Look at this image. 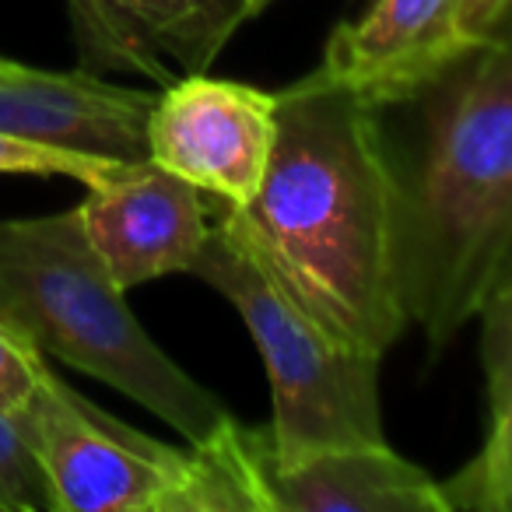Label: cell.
I'll list each match as a JSON object with an SVG mask.
<instances>
[{
	"instance_id": "9c48e42d",
	"label": "cell",
	"mask_w": 512,
	"mask_h": 512,
	"mask_svg": "<svg viewBox=\"0 0 512 512\" xmlns=\"http://www.w3.org/2000/svg\"><path fill=\"white\" fill-rule=\"evenodd\" d=\"M474 43L460 25V0H372L355 22H341L309 78L344 88L376 109L425 95Z\"/></svg>"
},
{
	"instance_id": "7c38bea8",
	"label": "cell",
	"mask_w": 512,
	"mask_h": 512,
	"mask_svg": "<svg viewBox=\"0 0 512 512\" xmlns=\"http://www.w3.org/2000/svg\"><path fill=\"white\" fill-rule=\"evenodd\" d=\"M481 362L488 383V432L463 470L442 481L449 512H512V281L477 309Z\"/></svg>"
},
{
	"instance_id": "5bb4252c",
	"label": "cell",
	"mask_w": 512,
	"mask_h": 512,
	"mask_svg": "<svg viewBox=\"0 0 512 512\" xmlns=\"http://www.w3.org/2000/svg\"><path fill=\"white\" fill-rule=\"evenodd\" d=\"M120 165V158L81 155V151L53 148V144L25 141V137L0 134V176L25 172V176H67L81 186H95Z\"/></svg>"
},
{
	"instance_id": "7a4b0ae2",
	"label": "cell",
	"mask_w": 512,
	"mask_h": 512,
	"mask_svg": "<svg viewBox=\"0 0 512 512\" xmlns=\"http://www.w3.org/2000/svg\"><path fill=\"white\" fill-rule=\"evenodd\" d=\"M414 102L418 151L407 176L397 172L404 302L439 351L512 256V25Z\"/></svg>"
},
{
	"instance_id": "2e32d148",
	"label": "cell",
	"mask_w": 512,
	"mask_h": 512,
	"mask_svg": "<svg viewBox=\"0 0 512 512\" xmlns=\"http://www.w3.org/2000/svg\"><path fill=\"white\" fill-rule=\"evenodd\" d=\"M460 25L474 46L488 43L512 25V0H460Z\"/></svg>"
},
{
	"instance_id": "8fae6325",
	"label": "cell",
	"mask_w": 512,
	"mask_h": 512,
	"mask_svg": "<svg viewBox=\"0 0 512 512\" xmlns=\"http://www.w3.org/2000/svg\"><path fill=\"white\" fill-rule=\"evenodd\" d=\"M264 498L267 512H449L442 481L386 442L278 460L267 439Z\"/></svg>"
},
{
	"instance_id": "3957f363",
	"label": "cell",
	"mask_w": 512,
	"mask_h": 512,
	"mask_svg": "<svg viewBox=\"0 0 512 512\" xmlns=\"http://www.w3.org/2000/svg\"><path fill=\"white\" fill-rule=\"evenodd\" d=\"M0 316L46 358L137 400L190 446L211 442L235 418L141 327L78 211L0 218Z\"/></svg>"
},
{
	"instance_id": "ac0fdd59",
	"label": "cell",
	"mask_w": 512,
	"mask_h": 512,
	"mask_svg": "<svg viewBox=\"0 0 512 512\" xmlns=\"http://www.w3.org/2000/svg\"><path fill=\"white\" fill-rule=\"evenodd\" d=\"M11 64H15V60H11V57H0V71H8Z\"/></svg>"
},
{
	"instance_id": "d6986e66",
	"label": "cell",
	"mask_w": 512,
	"mask_h": 512,
	"mask_svg": "<svg viewBox=\"0 0 512 512\" xmlns=\"http://www.w3.org/2000/svg\"><path fill=\"white\" fill-rule=\"evenodd\" d=\"M264 4H267V8H271V4H274V0H264Z\"/></svg>"
},
{
	"instance_id": "30bf717a",
	"label": "cell",
	"mask_w": 512,
	"mask_h": 512,
	"mask_svg": "<svg viewBox=\"0 0 512 512\" xmlns=\"http://www.w3.org/2000/svg\"><path fill=\"white\" fill-rule=\"evenodd\" d=\"M155 92L113 85L95 71H43L11 64L0 71V134L81 155L137 162L148 158Z\"/></svg>"
},
{
	"instance_id": "8992f818",
	"label": "cell",
	"mask_w": 512,
	"mask_h": 512,
	"mask_svg": "<svg viewBox=\"0 0 512 512\" xmlns=\"http://www.w3.org/2000/svg\"><path fill=\"white\" fill-rule=\"evenodd\" d=\"M278 137V92L246 81L183 74L155 95L148 158L221 207H246L264 183Z\"/></svg>"
},
{
	"instance_id": "9a60e30c",
	"label": "cell",
	"mask_w": 512,
	"mask_h": 512,
	"mask_svg": "<svg viewBox=\"0 0 512 512\" xmlns=\"http://www.w3.org/2000/svg\"><path fill=\"white\" fill-rule=\"evenodd\" d=\"M46 372H50V362L43 351L0 316V411L18 418L36 400Z\"/></svg>"
},
{
	"instance_id": "5b68a950",
	"label": "cell",
	"mask_w": 512,
	"mask_h": 512,
	"mask_svg": "<svg viewBox=\"0 0 512 512\" xmlns=\"http://www.w3.org/2000/svg\"><path fill=\"white\" fill-rule=\"evenodd\" d=\"M193 278L225 295L264 358L274 400L267 439L278 460L386 442L379 404L383 355L337 341L320 327L292 295L274 285L218 214Z\"/></svg>"
},
{
	"instance_id": "6da1fadb",
	"label": "cell",
	"mask_w": 512,
	"mask_h": 512,
	"mask_svg": "<svg viewBox=\"0 0 512 512\" xmlns=\"http://www.w3.org/2000/svg\"><path fill=\"white\" fill-rule=\"evenodd\" d=\"M214 214L337 341L386 355L411 323L397 162L379 109L358 95L309 74L281 88L264 183Z\"/></svg>"
},
{
	"instance_id": "e0dca14e",
	"label": "cell",
	"mask_w": 512,
	"mask_h": 512,
	"mask_svg": "<svg viewBox=\"0 0 512 512\" xmlns=\"http://www.w3.org/2000/svg\"><path fill=\"white\" fill-rule=\"evenodd\" d=\"M505 281H512V256H509V264H505L502 278H498V285H505ZM498 285H495V288H498ZM495 288H491V292H495Z\"/></svg>"
},
{
	"instance_id": "277c9868",
	"label": "cell",
	"mask_w": 512,
	"mask_h": 512,
	"mask_svg": "<svg viewBox=\"0 0 512 512\" xmlns=\"http://www.w3.org/2000/svg\"><path fill=\"white\" fill-rule=\"evenodd\" d=\"M53 495V512H260L253 442L232 421L186 449L123 425L46 372L18 414Z\"/></svg>"
},
{
	"instance_id": "52a82bcc",
	"label": "cell",
	"mask_w": 512,
	"mask_h": 512,
	"mask_svg": "<svg viewBox=\"0 0 512 512\" xmlns=\"http://www.w3.org/2000/svg\"><path fill=\"white\" fill-rule=\"evenodd\" d=\"M74 211L123 292L169 274H193L214 225L204 193L151 158L120 162L106 179L85 186Z\"/></svg>"
},
{
	"instance_id": "4fadbf2b",
	"label": "cell",
	"mask_w": 512,
	"mask_h": 512,
	"mask_svg": "<svg viewBox=\"0 0 512 512\" xmlns=\"http://www.w3.org/2000/svg\"><path fill=\"white\" fill-rule=\"evenodd\" d=\"M0 512H53V495L29 435L15 414L0 411Z\"/></svg>"
},
{
	"instance_id": "ba28073f",
	"label": "cell",
	"mask_w": 512,
	"mask_h": 512,
	"mask_svg": "<svg viewBox=\"0 0 512 512\" xmlns=\"http://www.w3.org/2000/svg\"><path fill=\"white\" fill-rule=\"evenodd\" d=\"M85 71H127L172 85L207 71L264 0H64Z\"/></svg>"
}]
</instances>
